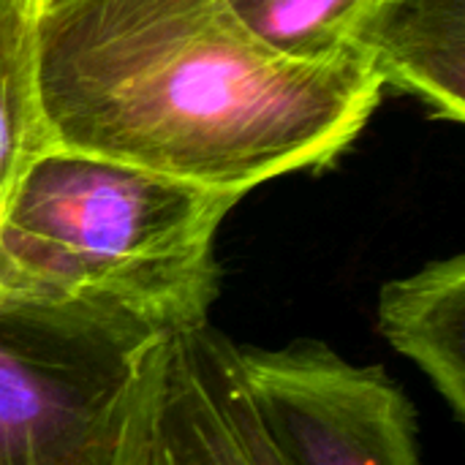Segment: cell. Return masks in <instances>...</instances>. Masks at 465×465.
<instances>
[{"instance_id":"6","label":"cell","mask_w":465,"mask_h":465,"mask_svg":"<svg viewBox=\"0 0 465 465\" xmlns=\"http://www.w3.org/2000/svg\"><path fill=\"white\" fill-rule=\"evenodd\" d=\"M384 84L465 117V0H381L354 38Z\"/></svg>"},{"instance_id":"9","label":"cell","mask_w":465,"mask_h":465,"mask_svg":"<svg viewBox=\"0 0 465 465\" xmlns=\"http://www.w3.org/2000/svg\"><path fill=\"white\" fill-rule=\"evenodd\" d=\"M270 49L294 60H332L354 49V38L381 0H223Z\"/></svg>"},{"instance_id":"2","label":"cell","mask_w":465,"mask_h":465,"mask_svg":"<svg viewBox=\"0 0 465 465\" xmlns=\"http://www.w3.org/2000/svg\"><path fill=\"white\" fill-rule=\"evenodd\" d=\"M234 193L49 147L0 204V305L172 335L210 322Z\"/></svg>"},{"instance_id":"7","label":"cell","mask_w":465,"mask_h":465,"mask_svg":"<svg viewBox=\"0 0 465 465\" xmlns=\"http://www.w3.org/2000/svg\"><path fill=\"white\" fill-rule=\"evenodd\" d=\"M379 327L395 351L411 360L465 417V259L455 253L384 283Z\"/></svg>"},{"instance_id":"8","label":"cell","mask_w":465,"mask_h":465,"mask_svg":"<svg viewBox=\"0 0 465 465\" xmlns=\"http://www.w3.org/2000/svg\"><path fill=\"white\" fill-rule=\"evenodd\" d=\"M38 0H0V204L52 147L38 101Z\"/></svg>"},{"instance_id":"5","label":"cell","mask_w":465,"mask_h":465,"mask_svg":"<svg viewBox=\"0 0 465 465\" xmlns=\"http://www.w3.org/2000/svg\"><path fill=\"white\" fill-rule=\"evenodd\" d=\"M144 465H292L210 322L172 332L155 362Z\"/></svg>"},{"instance_id":"4","label":"cell","mask_w":465,"mask_h":465,"mask_svg":"<svg viewBox=\"0 0 465 465\" xmlns=\"http://www.w3.org/2000/svg\"><path fill=\"white\" fill-rule=\"evenodd\" d=\"M240 368L292 465H422L417 411L384 368L308 338L240 346Z\"/></svg>"},{"instance_id":"3","label":"cell","mask_w":465,"mask_h":465,"mask_svg":"<svg viewBox=\"0 0 465 465\" xmlns=\"http://www.w3.org/2000/svg\"><path fill=\"white\" fill-rule=\"evenodd\" d=\"M166 338L0 305V465H144Z\"/></svg>"},{"instance_id":"1","label":"cell","mask_w":465,"mask_h":465,"mask_svg":"<svg viewBox=\"0 0 465 465\" xmlns=\"http://www.w3.org/2000/svg\"><path fill=\"white\" fill-rule=\"evenodd\" d=\"M35 38L52 147L240 199L330 166L384 90L365 54L286 57L223 0H38Z\"/></svg>"}]
</instances>
